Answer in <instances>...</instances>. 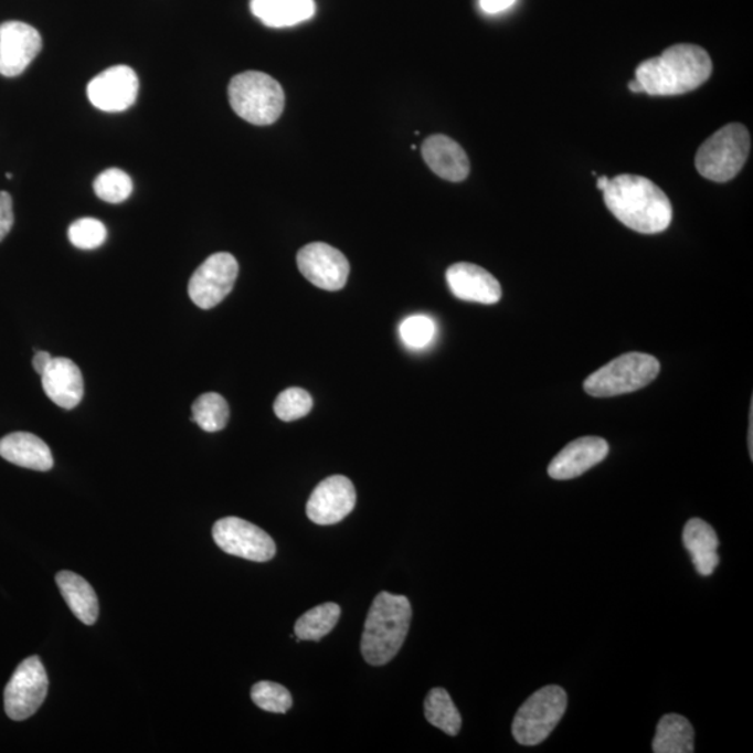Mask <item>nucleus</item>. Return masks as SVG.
<instances>
[{
	"instance_id": "obj_1",
	"label": "nucleus",
	"mask_w": 753,
	"mask_h": 753,
	"mask_svg": "<svg viewBox=\"0 0 753 753\" xmlns=\"http://www.w3.org/2000/svg\"><path fill=\"white\" fill-rule=\"evenodd\" d=\"M603 198L609 212L629 230L656 235L671 225V201L648 178L619 174L608 180Z\"/></svg>"
},
{
	"instance_id": "obj_2",
	"label": "nucleus",
	"mask_w": 753,
	"mask_h": 753,
	"mask_svg": "<svg viewBox=\"0 0 753 753\" xmlns=\"http://www.w3.org/2000/svg\"><path fill=\"white\" fill-rule=\"evenodd\" d=\"M712 72V60L703 47L678 44L667 47L660 56L641 62L636 67L635 79L644 94L675 97L703 86Z\"/></svg>"
},
{
	"instance_id": "obj_3",
	"label": "nucleus",
	"mask_w": 753,
	"mask_h": 753,
	"mask_svg": "<svg viewBox=\"0 0 753 753\" xmlns=\"http://www.w3.org/2000/svg\"><path fill=\"white\" fill-rule=\"evenodd\" d=\"M412 622L406 596L381 592L371 604L364 623L362 655L371 666H384L401 650Z\"/></svg>"
},
{
	"instance_id": "obj_4",
	"label": "nucleus",
	"mask_w": 753,
	"mask_h": 753,
	"mask_svg": "<svg viewBox=\"0 0 753 753\" xmlns=\"http://www.w3.org/2000/svg\"><path fill=\"white\" fill-rule=\"evenodd\" d=\"M232 109L248 124L269 126L280 118L285 93L277 79L263 72H245L231 79Z\"/></svg>"
},
{
	"instance_id": "obj_5",
	"label": "nucleus",
	"mask_w": 753,
	"mask_h": 753,
	"mask_svg": "<svg viewBox=\"0 0 753 753\" xmlns=\"http://www.w3.org/2000/svg\"><path fill=\"white\" fill-rule=\"evenodd\" d=\"M750 152V131L744 125L730 124L721 127L699 147L694 166L704 179L725 183L741 172Z\"/></svg>"
},
{
	"instance_id": "obj_6",
	"label": "nucleus",
	"mask_w": 753,
	"mask_h": 753,
	"mask_svg": "<svg viewBox=\"0 0 753 753\" xmlns=\"http://www.w3.org/2000/svg\"><path fill=\"white\" fill-rule=\"evenodd\" d=\"M660 373V363L648 353L630 352L612 360L587 376L583 389L595 397H609L639 391Z\"/></svg>"
},
{
	"instance_id": "obj_7",
	"label": "nucleus",
	"mask_w": 753,
	"mask_h": 753,
	"mask_svg": "<svg viewBox=\"0 0 753 753\" xmlns=\"http://www.w3.org/2000/svg\"><path fill=\"white\" fill-rule=\"evenodd\" d=\"M566 704L569 698L561 687L539 689L518 710L512 723L513 739L524 746L542 744L559 725Z\"/></svg>"
},
{
	"instance_id": "obj_8",
	"label": "nucleus",
	"mask_w": 753,
	"mask_h": 753,
	"mask_svg": "<svg viewBox=\"0 0 753 753\" xmlns=\"http://www.w3.org/2000/svg\"><path fill=\"white\" fill-rule=\"evenodd\" d=\"M47 687L50 681L39 656L21 661L4 688V712L14 721L30 719L44 703Z\"/></svg>"
},
{
	"instance_id": "obj_9",
	"label": "nucleus",
	"mask_w": 753,
	"mask_h": 753,
	"mask_svg": "<svg viewBox=\"0 0 753 753\" xmlns=\"http://www.w3.org/2000/svg\"><path fill=\"white\" fill-rule=\"evenodd\" d=\"M214 542L226 554L238 559L265 562L274 559L277 545L268 533L245 519L227 517L212 528Z\"/></svg>"
},
{
	"instance_id": "obj_10",
	"label": "nucleus",
	"mask_w": 753,
	"mask_h": 753,
	"mask_svg": "<svg viewBox=\"0 0 753 753\" xmlns=\"http://www.w3.org/2000/svg\"><path fill=\"white\" fill-rule=\"evenodd\" d=\"M237 274L238 264L232 254H212L190 278V299L203 310L219 306L231 294Z\"/></svg>"
},
{
	"instance_id": "obj_11",
	"label": "nucleus",
	"mask_w": 753,
	"mask_h": 753,
	"mask_svg": "<svg viewBox=\"0 0 753 753\" xmlns=\"http://www.w3.org/2000/svg\"><path fill=\"white\" fill-rule=\"evenodd\" d=\"M298 267L304 277L317 288L331 291L344 288L351 273L348 258L338 248L321 242L300 248Z\"/></svg>"
},
{
	"instance_id": "obj_12",
	"label": "nucleus",
	"mask_w": 753,
	"mask_h": 753,
	"mask_svg": "<svg viewBox=\"0 0 753 753\" xmlns=\"http://www.w3.org/2000/svg\"><path fill=\"white\" fill-rule=\"evenodd\" d=\"M139 77L131 67L120 65L106 68L89 82L88 99L104 113H124L136 103L139 95Z\"/></svg>"
},
{
	"instance_id": "obj_13",
	"label": "nucleus",
	"mask_w": 753,
	"mask_h": 753,
	"mask_svg": "<svg viewBox=\"0 0 753 753\" xmlns=\"http://www.w3.org/2000/svg\"><path fill=\"white\" fill-rule=\"evenodd\" d=\"M357 507V490L344 476H330L318 485L307 502L306 513L317 524L343 521Z\"/></svg>"
},
{
	"instance_id": "obj_14",
	"label": "nucleus",
	"mask_w": 753,
	"mask_h": 753,
	"mask_svg": "<svg viewBox=\"0 0 753 753\" xmlns=\"http://www.w3.org/2000/svg\"><path fill=\"white\" fill-rule=\"evenodd\" d=\"M42 39L30 24L7 21L0 24V74L4 77L20 76L39 56Z\"/></svg>"
},
{
	"instance_id": "obj_15",
	"label": "nucleus",
	"mask_w": 753,
	"mask_h": 753,
	"mask_svg": "<svg viewBox=\"0 0 753 753\" xmlns=\"http://www.w3.org/2000/svg\"><path fill=\"white\" fill-rule=\"evenodd\" d=\"M447 284L455 298L475 301L480 305H496L500 301L502 289L495 275L471 263L450 265L445 274Z\"/></svg>"
},
{
	"instance_id": "obj_16",
	"label": "nucleus",
	"mask_w": 753,
	"mask_h": 753,
	"mask_svg": "<svg viewBox=\"0 0 753 753\" xmlns=\"http://www.w3.org/2000/svg\"><path fill=\"white\" fill-rule=\"evenodd\" d=\"M608 443L602 437H581L554 456L549 476L554 480H571L603 463L608 455Z\"/></svg>"
},
{
	"instance_id": "obj_17",
	"label": "nucleus",
	"mask_w": 753,
	"mask_h": 753,
	"mask_svg": "<svg viewBox=\"0 0 753 753\" xmlns=\"http://www.w3.org/2000/svg\"><path fill=\"white\" fill-rule=\"evenodd\" d=\"M41 381L46 396L62 410H74L83 400V374L71 359L53 358Z\"/></svg>"
},
{
	"instance_id": "obj_18",
	"label": "nucleus",
	"mask_w": 753,
	"mask_h": 753,
	"mask_svg": "<svg viewBox=\"0 0 753 753\" xmlns=\"http://www.w3.org/2000/svg\"><path fill=\"white\" fill-rule=\"evenodd\" d=\"M424 161L437 177L463 182L469 177L470 162L463 147L444 135L429 136L422 146Z\"/></svg>"
},
{
	"instance_id": "obj_19",
	"label": "nucleus",
	"mask_w": 753,
	"mask_h": 753,
	"mask_svg": "<svg viewBox=\"0 0 753 753\" xmlns=\"http://www.w3.org/2000/svg\"><path fill=\"white\" fill-rule=\"evenodd\" d=\"M0 456L20 468L47 471L53 468L51 448L34 434L10 433L0 439Z\"/></svg>"
},
{
	"instance_id": "obj_20",
	"label": "nucleus",
	"mask_w": 753,
	"mask_h": 753,
	"mask_svg": "<svg viewBox=\"0 0 753 753\" xmlns=\"http://www.w3.org/2000/svg\"><path fill=\"white\" fill-rule=\"evenodd\" d=\"M683 545L691 554V559L698 574L710 576L718 569L720 556L718 554L719 538L715 530L703 519H689L683 528Z\"/></svg>"
},
{
	"instance_id": "obj_21",
	"label": "nucleus",
	"mask_w": 753,
	"mask_h": 753,
	"mask_svg": "<svg viewBox=\"0 0 753 753\" xmlns=\"http://www.w3.org/2000/svg\"><path fill=\"white\" fill-rule=\"evenodd\" d=\"M252 13L272 29H285L306 20L316 13L315 0H252Z\"/></svg>"
},
{
	"instance_id": "obj_22",
	"label": "nucleus",
	"mask_w": 753,
	"mask_h": 753,
	"mask_svg": "<svg viewBox=\"0 0 753 753\" xmlns=\"http://www.w3.org/2000/svg\"><path fill=\"white\" fill-rule=\"evenodd\" d=\"M63 598H65L72 613L86 625L97 623L99 606L95 591L84 577L71 571H61L56 575Z\"/></svg>"
},
{
	"instance_id": "obj_23",
	"label": "nucleus",
	"mask_w": 753,
	"mask_h": 753,
	"mask_svg": "<svg viewBox=\"0 0 753 753\" xmlns=\"http://www.w3.org/2000/svg\"><path fill=\"white\" fill-rule=\"evenodd\" d=\"M694 731L692 724L683 715L666 714L659 721L654 740L655 753H691Z\"/></svg>"
},
{
	"instance_id": "obj_24",
	"label": "nucleus",
	"mask_w": 753,
	"mask_h": 753,
	"mask_svg": "<svg viewBox=\"0 0 753 753\" xmlns=\"http://www.w3.org/2000/svg\"><path fill=\"white\" fill-rule=\"evenodd\" d=\"M341 617V607L326 603L301 615L295 625L296 640H321L331 633Z\"/></svg>"
},
{
	"instance_id": "obj_25",
	"label": "nucleus",
	"mask_w": 753,
	"mask_h": 753,
	"mask_svg": "<svg viewBox=\"0 0 753 753\" xmlns=\"http://www.w3.org/2000/svg\"><path fill=\"white\" fill-rule=\"evenodd\" d=\"M424 714L429 724L450 736L458 734L463 725L458 709L443 688H434L428 692L424 701Z\"/></svg>"
},
{
	"instance_id": "obj_26",
	"label": "nucleus",
	"mask_w": 753,
	"mask_h": 753,
	"mask_svg": "<svg viewBox=\"0 0 753 753\" xmlns=\"http://www.w3.org/2000/svg\"><path fill=\"white\" fill-rule=\"evenodd\" d=\"M192 415V421L198 423L204 432H221L230 422V405H227L224 396L216 394V392H206L194 401Z\"/></svg>"
},
{
	"instance_id": "obj_27",
	"label": "nucleus",
	"mask_w": 753,
	"mask_h": 753,
	"mask_svg": "<svg viewBox=\"0 0 753 753\" xmlns=\"http://www.w3.org/2000/svg\"><path fill=\"white\" fill-rule=\"evenodd\" d=\"M94 192L98 198L109 204H120L130 198L132 182L129 174L121 169H108L99 174L94 182Z\"/></svg>"
},
{
	"instance_id": "obj_28",
	"label": "nucleus",
	"mask_w": 753,
	"mask_h": 753,
	"mask_svg": "<svg viewBox=\"0 0 753 753\" xmlns=\"http://www.w3.org/2000/svg\"><path fill=\"white\" fill-rule=\"evenodd\" d=\"M437 327L433 318L415 315L405 318L400 326V337L405 347L421 351L436 338Z\"/></svg>"
},
{
	"instance_id": "obj_29",
	"label": "nucleus",
	"mask_w": 753,
	"mask_h": 753,
	"mask_svg": "<svg viewBox=\"0 0 753 753\" xmlns=\"http://www.w3.org/2000/svg\"><path fill=\"white\" fill-rule=\"evenodd\" d=\"M312 410V397L301 389H288L277 396L274 412L283 422H294L309 415Z\"/></svg>"
},
{
	"instance_id": "obj_30",
	"label": "nucleus",
	"mask_w": 753,
	"mask_h": 753,
	"mask_svg": "<svg viewBox=\"0 0 753 753\" xmlns=\"http://www.w3.org/2000/svg\"><path fill=\"white\" fill-rule=\"evenodd\" d=\"M253 702L269 713H286L291 708V694L279 683L272 681L257 682L252 689Z\"/></svg>"
},
{
	"instance_id": "obj_31",
	"label": "nucleus",
	"mask_w": 753,
	"mask_h": 753,
	"mask_svg": "<svg viewBox=\"0 0 753 753\" xmlns=\"http://www.w3.org/2000/svg\"><path fill=\"white\" fill-rule=\"evenodd\" d=\"M67 235L74 247L82 248V251H94V248L104 245L106 237H108V231L98 220L79 219L68 227Z\"/></svg>"
},
{
	"instance_id": "obj_32",
	"label": "nucleus",
	"mask_w": 753,
	"mask_h": 753,
	"mask_svg": "<svg viewBox=\"0 0 753 753\" xmlns=\"http://www.w3.org/2000/svg\"><path fill=\"white\" fill-rule=\"evenodd\" d=\"M14 224L13 200L7 192H0V242L9 235Z\"/></svg>"
},
{
	"instance_id": "obj_33",
	"label": "nucleus",
	"mask_w": 753,
	"mask_h": 753,
	"mask_svg": "<svg viewBox=\"0 0 753 753\" xmlns=\"http://www.w3.org/2000/svg\"><path fill=\"white\" fill-rule=\"evenodd\" d=\"M517 0H480V9L487 14H497L503 12L516 4Z\"/></svg>"
},
{
	"instance_id": "obj_34",
	"label": "nucleus",
	"mask_w": 753,
	"mask_h": 753,
	"mask_svg": "<svg viewBox=\"0 0 753 753\" xmlns=\"http://www.w3.org/2000/svg\"><path fill=\"white\" fill-rule=\"evenodd\" d=\"M52 357L51 353L47 352H36L35 357L33 359V365L34 370L36 373L40 375L44 374V371L47 369V365L52 362Z\"/></svg>"
},
{
	"instance_id": "obj_35",
	"label": "nucleus",
	"mask_w": 753,
	"mask_h": 753,
	"mask_svg": "<svg viewBox=\"0 0 753 753\" xmlns=\"http://www.w3.org/2000/svg\"><path fill=\"white\" fill-rule=\"evenodd\" d=\"M747 444H750V454H751V459H752V454H753V406H751V415H750V439H747Z\"/></svg>"
},
{
	"instance_id": "obj_36",
	"label": "nucleus",
	"mask_w": 753,
	"mask_h": 753,
	"mask_svg": "<svg viewBox=\"0 0 753 753\" xmlns=\"http://www.w3.org/2000/svg\"><path fill=\"white\" fill-rule=\"evenodd\" d=\"M628 88H629V92H633L635 94L644 93V89H641L640 84L638 82H636V79H633V82H629Z\"/></svg>"
},
{
	"instance_id": "obj_37",
	"label": "nucleus",
	"mask_w": 753,
	"mask_h": 753,
	"mask_svg": "<svg viewBox=\"0 0 753 753\" xmlns=\"http://www.w3.org/2000/svg\"><path fill=\"white\" fill-rule=\"evenodd\" d=\"M608 180H609V179H608L607 177H601V178H598V179H597V188H598V190H602V192H604V189L607 188Z\"/></svg>"
}]
</instances>
